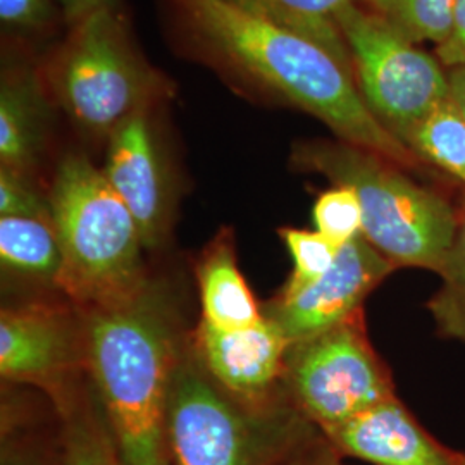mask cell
Listing matches in <instances>:
<instances>
[{
  "mask_svg": "<svg viewBox=\"0 0 465 465\" xmlns=\"http://www.w3.org/2000/svg\"><path fill=\"white\" fill-rule=\"evenodd\" d=\"M86 374L123 465H173L169 397L186 338L171 286L150 276L132 295L82 311Z\"/></svg>",
  "mask_w": 465,
  "mask_h": 465,
  "instance_id": "6da1fadb",
  "label": "cell"
},
{
  "mask_svg": "<svg viewBox=\"0 0 465 465\" xmlns=\"http://www.w3.org/2000/svg\"><path fill=\"white\" fill-rule=\"evenodd\" d=\"M188 32L238 74L317 117L336 140L374 152L407 171L426 167L369 111L353 74L311 40L224 0H173Z\"/></svg>",
  "mask_w": 465,
  "mask_h": 465,
  "instance_id": "7a4b0ae2",
  "label": "cell"
},
{
  "mask_svg": "<svg viewBox=\"0 0 465 465\" xmlns=\"http://www.w3.org/2000/svg\"><path fill=\"white\" fill-rule=\"evenodd\" d=\"M292 166L349 186L362 207V236L397 269L438 272L455 238L460 205L417 183L407 169L341 140H305Z\"/></svg>",
  "mask_w": 465,
  "mask_h": 465,
  "instance_id": "3957f363",
  "label": "cell"
},
{
  "mask_svg": "<svg viewBox=\"0 0 465 465\" xmlns=\"http://www.w3.org/2000/svg\"><path fill=\"white\" fill-rule=\"evenodd\" d=\"M47 195L63 257L57 288L73 305L80 311L109 305L149 278L138 224L102 167L67 153Z\"/></svg>",
  "mask_w": 465,
  "mask_h": 465,
  "instance_id": "277c9868",
  "label": "cell"
},
{
  "mask_svg": "<svg viewBox=\"0 0 465 465\" xmlns=\"http://www.w3.org/2000/svg\"><path fill=\"white\" fill-rule=\"evenodd\" d=\"M319 434L286 393L269 403L228 393L188 341L167 411L173 465H282Z\"/></svg>",
  "mask_w": 465,
  "mask_h": 465,
  "instance_id": "5b68a950",
  "label": "cell"
},
{
  "mask_svg": "<svg viewBox=\"0 0 465 465\" xmlns=\"http://www.w3.org/2000/svg\"><path fill=\"white\" fill-rule=\"evenodd\" d=\"M50 86L71 121L104 140L173 95L169 80L136 47L119 7L99 9L71 26L50 64Z\"/></svg>",
  "mask_w": 465,
  "mask_h": 465,
  "instance_id": "8992f818",
  "label": "cell"
},
{
  "mask_svg": "<svg viewBox=\"0 0 465 465\" xmlns=\"http://www.w3.org/2000/svg\"><path fill=\"white\" fill-rule=\"evenodd\" d=\"M282 390L321 432L399 397L390 367L369 338L366 311L328 331L290 343Z\"/></svg>",
  "mask_w": 465,
  "mask_h": 465,
  "instance_id": "52a82bcc",
  "label": "cell"
},
{
  "mask_svg": "<svg viewBox=\"0 0 465 465\" xmlns=\"http://www.w3.org/2000/svg\"><path fill=\"white\" fill-rule=\"evenodd\" d=\"M336 23L369 111L405 145L417 124L451 97L449 73L364 4L341 7Z\"/></svg>",
  "mask_w": 465,
  "mask_h": 465,
  "instance_id": "ba28073f",
  "label": "cell"
},
{
  "mask_svg": "<svg viewBox=\"0 0 465 465\" xmlns=\"http://www.w3.org/2000/svg\"><path fill=\"white\" fill-rule=\"evenodd\" d=\"M0 376L28 384L50 401L86 376L84 312L49 302L4 305L0 312Z\"/></svg>",
  "mask_w": 465,
  "mask_h": 465,
  "instance_id": "9c48e42d",
  "label": "cell"
},
{
  "mask_svg": "<svg viewBox=\"0 0 465 465\" xmlns=\"http://www.w3.org/2000/svg\"><path fill=\"white\" fill-rule=\"evenodd\" d=\"M153 109L126 119L109 134L102 171L134 214L147 252L164 247L173 226L176 190Z\"/></svg>",
  "mask_w": 465,
  "mask_h": 465,
  "instance_id": "30bf717a",
  "label": "cell"
},
{
  "mask_svg": "<svg viewBox=\"0 0 465 465\" xmlns=\"http://www.w3.org/2000/svg\"><path fill=\"white\" fill-rule=\"evenodd\" d=\"M395 271L364 236L340 249L331 269L293 293H282L262 305L271 321L290 343L307 340L349 321L364 311L369 295Z\"/></svg>",
  "mask_w": 465,
  "mask_h": 465,
  "instance_id": "8fae6325",
  "label": "cell"
},
{
  "mask_svg": "<svg viewBox=\"0 0 465 465\" xmlns=\"http://www.w3.org/2000/svg\"><path fill=\"white\" fill-rule=\"evenodd\" d=\"M190 347L213 380L236 399L269 403L284 395L288 341L266 317L238 330H219L200 319Z\"/></svg>",
  "mask_w": 465,
  "mask_h": 465,
  "instance_id": "7c38bea8",
  "label": "cell"
},
{
  "mask_svg": "<svg viewBox=\"0 0 465 465\" xmlns=\"http://www.w3.org/2000/svg\"><path fill=\"white\" fill-rule=\"evenodd\" d=\"M322 434L345 459L366 464L465 465V451L440 441L399 397Z\"/></svg>",
  "mask_w": 465,
  "mask_h": 465,
  "instance_id": "4fadbf2b",
  "label": "cell"
},
{
  "mask_svg": "<svg viewBox=\"0 0 465 465\" xmlns=\"http://www.w3.org/2000/svg\"><path fill=\"white\" fill-rule=\"evenodd\" d=\"M49 97L32 67H4L0 84V167L35 176L50 134Z\"/></svg>",
  "mask_w": 465,
  "mask_h": 465,
  "instance_id": "5bb4252c",
  "label": "cell"
},
{
  "mask_svg": "<svg viewBox=\"0 0 465 465\" xmlns=\"http://www.w3.org/2000/svg\"><path fill=\"white\" fill-rule=\"evenodd\" d=\"M202 321L219 330H238L261 322L257 303L238 261L232 228H223L202 250L197 267Z\"/></svg>",
  "mask_w": 465,
  "mask_h": 465,
  "instance_id": "9a60e30c",
  "label": "cell"
},
{
  "mask_svg": "<svg viewBox=\"0 0 465 465\" xmlns=\"http://www.w3.org/2000/svg\"><path fill=\"white\" fill-rule=\"evenodd\" d=\"M66 465H123L88 374L50 401Z\"/></svg>",
  "mask_w": 465,
  "mask_h": 465,
  "instance_id": "2e32d148",
  "label": "cell"
},
{
  "mask_svg": "<svg viewBox=\"0 0 465 465\" xmlns=\"http://www.w3.org/2000/svg\"><path fill=\"white\" fill-rule=\"evenodd\" d=\"M232 7L282 30L299 35L330 52L353 74L349 47L338 28L336 15L351 2L366 0H224Z\"/></svg>",
  "mask_w": 465,
  "mask_h": 465,
  "instance_id": "e0dca14e",
  "label": "cell"
},
{
  "mask_svg": "<svg viewBox=\"0 0 465 465\" xmlns=\"http://www.w3.org/2000/svg\"><path fill=\"white\" fill-rule=\"evenodd\" d=\"M0 261L9 272L57 288L63 257L52 221L0 217Z\"/></svg>",
  "mask_w": 465,
  "mask_h": 465,
  "instance_id": "ac0fdd59",
  "label": "cell"
},
{
  "mask_svg": "<svg viewBox=\"0 0 465 465\" xmlns=\"http://www.w3.org/2000/svg\"><path fill=\"white\" fill-rule=\"evenodd\" d=\"M424 166L438 167L464 188L465 117L451 97L438 104L405 140Z\"/></svg>",
  "mask_w": 465,
  "mask_h": 465,
  "instance_id": "d6986e66",
  "label": "cell"
},
{
  "mask_svg": "<svg viewBox=\"0 0 465 465\" xmlns=\"http://www.w3.org/2000/svg\"><path fill=\"white\" fill-rule=\"evenodd\" d=\"M436 276L440 284L426 302L434 332L465 345V193L455 238Z\"/></svg>",
  "mask_w": 465,
  "mask_h": 465,
  "instance_id": "ffe728a7",
  "label": "cell"
},
{
  "mask_svg": "<svg viewBox=\"0 0 465 465\" xmlns=\"http://www.w3.org/2000/svg\"><path fill=\"white\" fill-rule=\"evenodd\" d=\"M364 5L416 45L432 42L440 47L451 32L455 0H366Z\"/></svg>",
  "mask_w": 465,
  "mask_h": 465,
  "instance_id": "44dd1931",
  "label": "cell"
},
{
  "mask_svg": "<svg viewBox=\"0 0 465 465\" xmlns=\"http://www.w3.org/2000/svg\"><path fill=\"white\" fill-rule=\"evenodd\" d=\"M280 238L293 262L292 274L280 290L282 293H293L319 280L331 269L341 249L316 230L282 228Z\"/></svg>",
  "mask_w": 465,
  "mask_h": 465,
  "instance_id": "7402d4cb",
  "label": "cell"
},
{
  "mask_svg": "<svg viewBox=\"0 0 465 465\" xmlns=\"http://www.w3.org/2000/svg\"><path fill=\"white\" fill-rule=\"evenodd\" d=\"M0 465H66L59 436L50 441L40 432L26 428L21 412L11 405L2 412Z\"/></svg>",
  "mask_w": 465,
  "mask_h": 465,
  "instance_id": "603a6c76",
  "label": "cell"
},
{
  "mask_svg": "<svg viewBox=\"0 0 465 465\" xmlns=\"http://www.w3.org/2000/svg\"><path fill=\"white\" fill-rule=\"evenodd\" d=\"M312 223L316 232L338 247L362 236V207L355 192L343 184L321 192L312 205Z\"/></svg>",
  "mask_w": 465,
  "mask_h": 465,
  "instance_id": "cb8c5ba5",
  "label": "cell"
},
{
  "mask_svg": "<svg viewBox=\"0 0 465 465\" xmlns=\"http://www.w3.org/2000/svg\"><path fill=\"white\" fill-rule=\"evenodd\" d=\"M0 217L50 221L49 195L38 190L34 176L0 167Z\"/></svg>",
  "mask_w": 465,
  "mask_h": 465,
  "instance_id": "d4e9b609",
  "label": "cell"
},
{
  "mask_svg": "<svg viewBox=\"0 0 465 465\" xmlns=\"http://www.w3.org/2000/svg\"><path fill=\"white\" fill-rule=\"evenodd\" d=\"M54 17L50 0H0V19L9 30L36 32Z\"/></svg>",
  "mask_w": 465,
  "mask_h": 465,
  "instance_id": "484cf974",
  "label": "cell"
},
{
  "mask_svg": "<svg viewBox=\"0 0 465 465\" xmlns=\"http://www.w3.org/2000/svg\"><path fill=\"white\" fill-rule=\"evenodd\" d=\"M438 57L449 69L465 66V0H455L451 32L438 47Z\"/></svg>",
  "mask_w": 465,
  "mask_h": 465,
  "instance_id": "4316f807",
  "label": "cell"
},
{
  "mask_svg": "<svg viewBox=\"0 0 465 465\" xmlns=\"http://www.w3.org/2000/svg\"><path fill=\"white\" fill-rule=\"evenodd\" d=\"M282 465H351L321 432L311 443L295 451Z\"/></svg>",
  "mask_w": 465,
  "mask_h": 465,
  "instance_id": "83f0119b",
  "label": "cell"
},
{
  "mask_svg": "<svg viewBox=\"0 0 465 465\" xmlns=\"http://www.w3.org/2000/svg\"><path fill=\"white\" fill-rule=\"evenodd\" d=\"M67 25L73 26L80 19L107 7H119V0H59Z\"/></svg>",
  "mask_w": 465,
  "mask_h": 465,
  "instance_id": "f1b7e54d",
  "label": "cell"
},
{
  "mask_svg": "<svg viewBox=\"0 0 465 465\" xmlns=\"http://www.w3.org/2000/svg\"><path fill=\"white\" fill-rule=\"evenodd\" d=\"M450 95L465 117V66L449 69Z\"/></svg>",
  "mask_w": 465,
  "mask_h": 465,
  "instance_id": "f546056e",
  "label": "cell"
}]
</instances>
